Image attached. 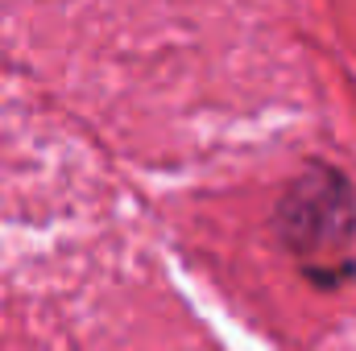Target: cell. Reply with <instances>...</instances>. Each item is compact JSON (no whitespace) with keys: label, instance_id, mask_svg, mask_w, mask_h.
Returning <instances> with one entry per match:
<instances>
[{"label":"cell","instance_id":"1","mask_svg":"<svg viewBox=\"0 0 356 351\" xmlns=\"http://www.w3.org/2000/svg\"><path fill=\"white\" fill-rule=\"evenodd\" d=\"M273 223H277L282 244L311 264L344 252L356 228V203L348 178L336 174L323 162L307 166L277 198Z\"/></svg>","mask_w":356,"mask_h":351}]
</instances>
